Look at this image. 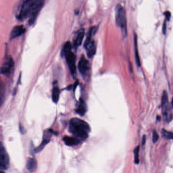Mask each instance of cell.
Wrapping results in <instances>:
<instances>
[{"mask_svg": "<svg viewBox=\"0 0 173 173\" xmlns=\"http://www.w3.org/2000/svg\"><path fill=\"white\" fill-rule=\"evenodd\" d=\"M90 131V129L88 124L83 120L74 118L70 120L69 131L80 141L86 139Z\"/></svg>", "mask_w": 173, "mask_h": 173, "instance_id": "6da1fadb", "label": "cell"}, {"mask_svg": "<svg viewBox=\"0 0 173 173\" xmlns=\"http://www.w3.org/2000/svg\"><path fill=\"white\" fill-rule=\"evenodd\" d=\"M72 46L71 42H66L63 45L62 55L65 56L66 59L72 75L73 77L75 78L76 75V56L72 51Z\"/></svg>", "mask_w": 173, "mask_h": 173, "instance_id": "7a4b0ae2", "label": "cell"}, {"mask_svg": "<svg viewBox=\"0 0 173 173\" xmlns=\"http://www.w3.org/2000/svg\"><path fill=\"white\" fill-rule=\"evenodd\" d=\"M97 31V26H93L90 29L87 34L86 39L84 44L86 51L87 56L89 58H91L94 56L96 52V46L94 40L92 37Z\"/></svg>", "mask_w": 173, "mask_h": 173, "instance_id": "3957f363", "label": "cell"}, {"mask_svg": "<svg viewBox=\"0 0 173 173\" xmlns=\"http://www.w3.org/2000/svg\"><path fill=\"white\" fill-rule=\"evenodd\" d=\"M116 22L121 29L123 37H126L127 32L126 12L124 8L120 5H118L116 7Z\"/></svg>", "mask_w": 173, "mask_h": 173, "instance_id": "277c9868", "label": "cell"}, {"mask_svg": "<svg viewBox=\"0 0 173 173\" xmlns=\"http://www.w3.org/2000/svg\"><path fill=\"white\" fill-rule=\"evenodd\" d=\"M45 3L44 0H33L31 10L29 16V23L32 25L34 24L37 18L39 12L43 7Z\"/></svg>", "mask_w": 173, "mask_h": 173, "instance_id": "5b68a950", "label": "cell"}, {"mask_svg": "<svg viewBox=\"0 0 173 173\" xmlns=\"http://www.w3.org/2000/svg\"><path fill=\"white\" fill-rule=\"evenodd\" d=\"M161 108L164 119L167 122H170L173 119V115L171 108L168 102L167 91H164L161 99Z\"/></svg>", "mask_w": 173, "mask_h": 173, "instance_id": "8992f818", "label": "cell"}, {"mask_svg": "<svg viewBox=\"0 0 173 173\" xmlns=\"http://www.w3.org/2000/svg\"><path fill=\"white\" fill-rule=\"evenodd\" d=\"M9 166V158L5 148L1 143L0 145V169L4 171L8 169Z\"/></svg>", "mask_w": 173, "mask_h": 173, "instance_id": "52a82bcc", "label": "cell"}, {"mask_svg": "<svg viewBox=\"0 0 173 173\" xmlns=\"http://www.w3.org/2000/svg\"><path fill=\"white\" fill-rule=\"evenodd\" d=\"M14 66V63L12 57L9 56H6L1 68L2 74L6 76H9L11 73Z\"/></svg>", "mask_w": 173, "mask_h": 173, "instance_id": "ba28073f", "label": "cell"}, {"mask_svg": "<svg viewBox=\"0 0 173 173\" xmlns=\"http://www.w3.org/2000/svg\"><path fill=\"white\" fill-rule=\"evenodd\" d=\"M32 2L33 0L25 1L22 5L19 13L17 15V19L19 20L22 21L29 17Z\"/></svg>", "mask_w": 173, "mask_h": 173, "instance_id": "9c48e42d", "label": "cell"}, {"mask_svg": "<svg viewBox=\"0 0 173 173\" xmlns=\"http://www.w3.org/2000/svg\"><path fill=\"white\" fill-rule=\"evenodd\" d=\"M78 68L80 73L83 75L86 74L90 70V63L84 56L81 57L78 65Z\"/></svg>", "mask_w": 173, "mask_h": 173, "instance_id": "30bf717a", "label": "cell"}, {"mask_svg": "<svg viewBox=\"0 0 173 173\" xmlns=\"http://www.w3.org/2000/svg\"><path fill=\"white\" fill-rule=\"evenodd\" d=\"M53 133V131L51 130H48V131H45L44 133V134L43 141H42L41 144H40V145L37 148H36L35 150V152H39L41 151L43 149L44 147H45V146L49 142Z\"/></svg>", "mask_w": 173, "mask_h": 173, "instance_id": "8fae6325", "label": "cell"}, {"mask_svg": "<svg viewBox=\"0 0 173 173\" xmlns=\"http://www.w3.org/2000/svg\"><path fill=\"white\" fill-rule=\"evenodd\" d=\"M25 31V28L23 25H16L11 30L10 35V39L13 40L19 36H22V34H24Z\"/></svg>", "mask_w": 173, "mask_h": 173, "instance_id": "7c38bea8", "label": "cell"}, {"mask_svg": "<svg viewBox=\"0 0 173 173\" xmlns=\"http://www.w3.org/2000/svg\"><path fill=\"white\" fill-rule=\"evenodd\" d=\"M85 36V31L83 29H81L78 31L73 39V46L75 49L78 48L82 44Z\"/></svg>", "mask_w": 173, "mask_h": 173, "instance_id": "4fadbf2b", "label": "cell"}, {"mask_svg": "<svg viewBox=\"0 0 173 173\" xmlns=\"http://www.w3.org/2000/svg\"><path fill=\"white\" fill-rule=\"evenodd\" d=\"M63 141L66 145L69 146L77 145L81 142L80 140L75 137H71L65 136L63 138Z\"/></svg>", "mask_w": 173, "mask_h": 173, "instance_id": "5bb4252c", "label": "cell"}, {"mask_svg": "<svg viewBox=\"0 0 173 173\" xmlns=\"http://www.w3.org/2000/svg\"><path fill=\"white\" fill-rule=\"evenodd\" d=\"M76 113L81 116L85 114L86 112V105L83 99L81 98L79 100V104L76 110Z\"/></svg>", "mask_w": 173, "mask_h": 173, "instance_id": "9a60e30c", "label": "cell"}, {"mask_svg": "<svg viewBox=\"0 0 173 173\" xmlns=\"http://www.w3.org/2000/svg\"><path fill=\"white\" fill-rule=\"evenodd\" d=\"M37 168V162L34 158H29L26 163V168L29 171H35Z\"/></svg>", "mask_w": 173, "mask_h": 173, "instance_id": "2e32d148", "label": "cell"}, {"mask_svg": "<svg viewBox=\"0 0 173 173\" xmlns=\"http://www.w3.org/2000/svg\"><path fill=\"white\" fill-rule=\"evenodd\" d=\"M59 94H60V90L57 85V82L55 81L54 82V86L53 88V94H52L53 102H54V103H57L59 101Z\"/></svg>", "mask_w": 173, "mask_h": 173, "instance_id": "e0dca14e", "label": "cell"}, {"mask_svg": "<svg viewBox=\"0 0 173 173\" xmlns=\"http://www.w3.org/2000/svg\"><path fill=\"white\" fill-rule=\"evenodd\" d=\"M134 53H135V58H136V62L137 66H141V62L140 59L139 52H138V48H137V36L136 34L134 35Z\"/></svg>", "mask_w": 173, "mask_h": 173, "instance_id": "ac0fdd59", "label": "cell"}, {"mask_svg": "<svg viewBox=\"0 0 173 173\" xmlns=\"http://www.w3.org/2000/svg\"><path fill=\"white\" fill-rule=\"evenodd\" d=\"M139 146L136 147L134 150V162L135 164H138L139 163Z\"/></svg>", "mask_w": 173, "mask_h": 173, "instance_id": "d6986e66", "label": "cell"}, {"mask_svg": "<svg viewBox=\"0 0 173 173\" xmlns=\"http://www.w3.org/2000/svg\"><path fill=\"white\" fill-rule=\"evenodd\" d=\"M162 134L164 137L167 139H173V133L171 131H167L166 130H162Z\"/></svg>", "mask_w": 173, "mask_h": 173, "instance_id": "ffe728a7", "label": "cell"}, {"mask_svg": "<svg viewBox=\"0 0 173 173\" xmlns=\"http://www.w3.org/2000/svg\"><path fill=\"white\" fill-rule=\"evenodd\" d=\"M3 83L1 84V103L2 104L3 103V101L4 99V96L3 95V93H5L4 90H5V87H3Z\"/></svg>", "mask_w": 173, "mask_h": 173, "instance_id": "44dd1931", "label": "cell"}, {"mask_svg": "<svg viewBox=\"0 0 173 173\" xmlns=\"http://www.w3.org/2000/svg\"><path fill=\"white\" fill-rule=\"evenodd\" d=\"M159 139V136L158 133L155 131H154L153 132V143H156L158 142V140Z\"/></svg>", "mask_w": 173, "mask_h": 173, "instance_id": "7402d4cb", "label": "cell"}, {"mask_svg": "<svg viewBox=\"0 0 173 173\" xmlns=\"http://www.w3.org/2000/svg\"><path fill=\"white\" fill-rule=\"evenodd\" d=\"M167 31V20H165L164 24H163V26H162V32L163 34L165 35V32Z\"/></svg>", "mask_w": 173, "mask_h": 173, "instance_id": "603a6c76", "label": "cell"}, {"mask_svg": "<svg viewBox=\"0 0 173 173\" xmlns=\"http://www.w3.org/2000/svg\"><path fill=\"white\" fill-rule=\"evenodd\" d=\"M164 15L165 16V17H166L165 20L169 21L170 19V18H171V13H170V12H168V11H167V12H165L164 13Z\"/></svg>", "mask_w": 173, "mask_h": 173, "instance_id": "cb8c5ba5", "label": "cell"}, {"mask_svg": "<svg viewBox=\"0 0 173 173\" xmlns=\"http://www.w3.org/2000/svg\"><path fill=\"white\" fill-rule=\"evenodd\" d=\"M146 142V136L145 135H144L143 137V139H142V146L144 145L145 143Z\"/></svg>", "mask_w": 173, "mask_h": 173, "instance_id": "d4e9b609", "label": "cell"}, {"mask_svg": "<svg viewBox=\"0 0 173 173\" xmlns=\"http://www.w3.org/2000/svg\"><path fill=\"white\" fill-rule=\"evenodd\" d=\"M171 106H172V107H173V99H172V100H171Z\"/></svg>", "mask_w": 173, "mask_h": 173, "instance_id": "484cf974", "label": "cell"}]
</instances>
